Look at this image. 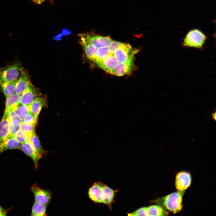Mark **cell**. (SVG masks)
<instances>
[{
  "mask_svg": "<svg viewBox=\"0 0 216 216\" xmlns=\"http://www.w3.org/2000/svg\"><path fill=\"white\" fill-rule=\"evenodd\" d=\"M206 39L205 35L200 30L194 29L189 32L184 39L183 45L186 47L201 48Z\"/></svg>",
  "mask_w": 216,
  "mask_h": 216,
  "instance_id": "7a4b0ae2",
  "label": "cell"
},
{
  "mask_svg": "<svg viewBox=\"0 0 216 216\" xmlns=\"http://www.w3.org/2000/svg\"><path fill=\"white\" fill-rule=\"evenodd\" d=\"M62 35L63 34H62L61 33L58 35L55 36L53 38L55 40H60V39L62 38Z\"/></svg>",
  "mask_w": 216,
  "mask_h": 216,
  "instance_id": "e575fe53",
  "label": "cell"
},
{
  "mask_svg": "<svg viewBox=\"0 0 216 216\" xmlns=\"http://www.w3.org/2000/svg\"><path fill=\"white\" fill-rule=\"evenodd\" d=\"M15 82H7L0 80V86L6 98L16 93Z\"/></svg>",
  "mask_w": 216,
  "mask_h": 216,
  "instance_id": "ac0fdd59",
  "label": "cell"
},
{
  "mask_svg": "<svg viewBox=\"0 0 216 216\" xmlns=\"http://www.w3.org/2000/svg\"><path fill=\"white\" fill-rule=\"evenodd\" d=\"M14 137L20 144H22L28 141V137L23 132L20 130L15 134Z\"/></svg>",
  "mask_w": 216,
  "mask_h": 216,
  "instance_id": "83f0119b",
  "label": "cell"
},
{
  "mask_svg": "<svg viewBox=\"0 0 216 216\" xmlns=\"http://www.w3.org/2000/svg\"><path fill=\"white\" fill-rule=\"evenodd\" d=\"M115 193V190L106 184H104L102 203L107 205L111 208V207L113 201Z\"/></svg>",
  "mask_w": 216,
  "mask_h": 216,
  "instance_id": "2e32d148",
  "label": "cell"
},
{
  "mask_svg": "<svg viewBox=\"0 0 216 216\" xmlns=\"http://www.w3.org/2000/svg\"><path fill=\"white\" fill-rule=\"evenodd\" d=\"M148 208L149 216H166L169 214L168 212L159 205H151Z\"/></svg>",
  "mask_w": 216,
  "mask_h": 216,
  "instance_id": "7402d4cb",
  "label": "cell"
},
{
  "mask_svg": "<svg viewBox=\"0 0 216 216\" xmlns=\"http://www.w3.org/2000/svg\"><path fill=\"white\" fill-rule=\"evenodd\" d=\"M128 216H149L148 207L141 208L131 213H128Z\"/></svg>",
  "mask_w": 216,
  "mask_h": 216,
  "instance_id": "f546056e",
  "label": "cell"
},
{
  "mask_svg": "<svg viewBox=\"0 0 216 216\" xmlns=\"http://www.w3.org/2000/svg\"><path fill=\"white\" fill-rule=\"evenodd\" d=\"M21 95L16 93L6 98L5 109L4 112H7L10 110H14L20 103Z\"/></svg>",
  "mask_w": 216,
  "mask_h": 216,
  "instance_id": "9a60e30c",
  "label": "cell"
},
{
  "mask_svg": "<svg viewBox=\"0 0 216 216\" xmlns=\"http://www.w3.org/2000/svg\"><path fill=\"white\" fill-rule=\"evenodd\" d=\"M81 40L89 43L97 48L108 47L112 40L108 36L95 35L89 33L79 34Z\"/></svg>",
  "mask_w": 216,
  "mask_h": 216,
  "instance_id": "5b68a950",
  "label": "cell"
},
{
  "mask_svg": "<svg viewBox=\"0 0 216 216\" xmlns=\"http://www.w3.org/2000/svg\"><path fill=\"white\" fill-rule=\"evenodd\" d=\"M47 100L46 96L42 95L29 104L31 112L38 117L42 108L47 106Z\"/></svg>",
  "mask_w": 216,
  "mask_h": 216,
  "instance_id": "4fadbf2b",
  "label": "cell"
},
{
  "mask_svg": "<svg viewBox=\"0 0 216 216\" xmlns=\"http://www.w3.org/2000/svg\"><path fill=\"white\" fill-rule=\"evenodd\" d=\"M14 110L22 119L31 112L29 105H23L20 103L16 106Z\"/></svg>",
  "mask_w": 216,
  "mask_h": 216,
  "instance_id": "484cf974",
  "label": "cell"
},
{
  "mask_svg": "<svg viewBox=\"0 0 216 216\" xmlns=\"http://www.w3.org/2000/svg\"><path fill=\"white\" fill-rule=\"evenodd\" d=\"M110 53L108 47L97 48L95 56L92 61L96 63L105 58Z\"/></svg>",
  "mask_w": 216,
  "mask_h": 216,
  "instance_id": "cb8c5ba5",
  "label": "cell"
},
{
  "mask_svg": "<svg viewBox=\"0 0 216 216\" xmlns=\"http://www.w3.org/2000/svg\"><path fill=\"white\" fill-rule=\"evenodd\" d=\"M212 118L214 120H215L216 118V113L215 111L213 112L212 114Z\"/></svg>",
  "mask_w": 216,
  "mask_h": 216,
  "instance_id": "8d00e7d4",
  "label": "cell"
},
{
  "mask_svg": "<svg viewBox=\"0 0 216 216\" xmlns=\"http://www.w3.org/2000/svg\"><path fill=\"white\" fill-rule=\"evenodd\" d=\"M36 124H29L22 122L20 125V130L29 138L35 134Z\"/></svg>",
  "mask_w": 216,
  "mask_h": 216,
  "instance_id": "4316f807",
  "label": "cell"
},
{
  "mask_svg": "<svg viewBox=\"0 0 216 216\" xmlns=\"http://www.w3.org/2000/svg\"><path fill=\"white\" fill-rule=\"evenodd\" d=\"M38 118V116L30 112L22 119V122L27 124H36Z\"/></svg>",
  "mask_w": 216,
  "mask_h": 216,
  "instance_id": "f1b7e54d",
  "label": "cell"
},
{
  "mask_svg": "<svg viewBox=\"0 0 216 216\" xmlns=\"http://www.w3.org/2000/svg\"><path fill=\"white\" fill-rule=\"evenodd\" d=\"M31 190L33 193L35 202L47 206L52 199V194L49 190L41 189L37 184L32 185Z\"/></svg>",
  "mask_w": 216,
  "mask_h": 216,
  "instance_id": "8992f818",
  "label": "cell"
},
{
  "mask_svg": "<svg viewBox=\"0 0 216 216\" xmlns=\"http://www.w3.org/2000/svg\"><path fill=\"white\" fill-rule=\"evenodd\" d=\"M184 191L172 193L166 196L158 198L153 202L174 213H176L182 209V196Z\"/></svg>",
  "mask_w": 216,
  "mask_h": 216,
  "instance_id": "6da1fadb",
  "label": "cell"
},
{
  "mask_svg": "<svg viewBox=\"0 0 216 216\" xmlns=\"http://www.w3.org/2000/svg\"><path fill=\"white\" fill-rule=\"evenodd\" d=\"M137 50L133 49L129 44L122 43L114 51V57L119 64H124L133 62Z\"/></svg>",
  "mask_w": 216,
  "mask_h": 216,
  "instance_id": "3957f363",
  "label": "cell"
},
{
  "mask_svg": "<svg viewBox=\"0 0 216 216\" xmlns=\"http://www.w3.org/2000/svg\"><path fill=\"white\" fill-rule=\"evenodd\" d=\"M34 2L37 4H40L46 0H32Z\"/></svg>",
  "mask_w": 216,
  "mask_h": 216,
  "instance_id": "d590c367",
  "label": "cell"
},
{
  "mask_svg": "<svg viewBox=\"0 0 216 216\" xmlns=\"http://www.w3.org/2000/svg\"><path fill=\"white\" fill-rule=\"evenodd\" d=\"M104 184L96 182L89 188L88 195L89 198L96 203H102Z\"/></svg>",
  "mask_w": 216,
  "mask_h": 216,
  "instance_id": "7c38bea8",
  "label": "cell"
},
{
  "mask_svg": "<svg viewBox=\"0 0 216 216\" xmlns=\"http://www.w3.org/2000/svg\"><path fill=\"white\" fill-rule=\"evenodd\" d=\"M20 145L14 137H8L0 147V154L8 149H20Z\"/></svg>",
  "mask_w": 216,
  "mask_h": 216,
  "instance_id": "d6986e66",
  "label": "cell"
},
{
  "mask_svg": "<svg viewBox=\"0 0 216 216\" xmlns=\"http://www.w3.org/2000/svg\"><path fill=\"white\" fill-rule=\"evenodd\" d=\"M7 211L6 210L0 206V216H6Z\"/></svg>",
  "mask_w": 216,
  "mask_h": 216,
  "instance_id": "d6a6232c",
  "label": "cell"
},
{
  "mask_svg": "<svg viewBox=\"0 0 216 216\" xmlns=\"http://www.w3.org/2000/svg\"><path fill=\"white\" fill-rule=\"evenodd\" d=\"M191 182L190 174L186 171H181L176 175L175 186L179 191H184L190 185Z\"/></svg>",
  "mask_w": 216,
  "mask_h": 216,
  "instance_id": "8fae6325",
  "label": "cell"
},
{
  "mask_svg": "<svg viewBox=\"0 0 216 216\" xmlns=\"http://www.w3.org/2000/svg\"><path fill=\"white\" fill-rule=\"evenodd\" d=\"M63 35H67L71 33V32L67 29L64 28L62 30L61 33Z\"/></svg>",
  "mask_w": 216,
  "mask_h": 216,
  "instance_id": "836d02e7",
  "label": "cell"
},
{
  "mask_svg": "<svg viewBox=\"0 0 216 216\" xmlns=\"http://www.w3.org/2000/svg\"><path fill=\"white\" fill-rule=\"evenodd\" d=\"M31 83L28 71L22 67L20 74L15 82L16 93L21 95Z\"/></svg>",
  "mask_w": 216,
  "mask_h": 216,
  "instance_id": "ba28073f",
  "label": "cell"
},
{
  "mask_svg": "<svg viewBox=\"0 0 216 216\" xmlns=\"http://www.w3.org/2000/svg\"><path fill=\"white\" fill-rule=\"evenodd\" d=\"M134 68L133 62L124 64H119L113 74L122 76L132 72Z\"/></svg>",
  "mask_w": 216,
  "mask_h": 216,
  "instance_id": "e0dca14e",
  "label": "cell"
},
{
  "mask_svg": "<svg viewBox=\"0 0 216 216\" xmlns=\"http://www.w3.org/2000/svg\"><path fill=\"white\" fill-rule=\"evenodd\" d=\"M19 130L20 125H16L10 123L9 137H14L15 134Z\"/></svg>",
  "mask_w": 216,
  "mask_h": 216,
  "instance_id": "4dcf8cb0",
  "label": "cell"
},
{
  "mask_svg": "<svg viewBox=\"0 0 216 216\" xmlns=\"http://www.w3.org/2000/svg\"><path fill=\"white\" fill-rule=\"evenodd\" d=\"M28 141L35 150L43 156L46 155L48 153L42 148L39 138L35 133L28 138Z\"/></svg>",
  "mask_w": 216,
  "mask_h": 216,
  "instance_id": "ffe728a7",
  "label": "cell"
},
{
  "mask_svg": "<svg viewBox=\"0 0 216 216\" xmlns=\"http://www.w3.org/2000/svg\"><path fill=\"white\" fill-rule=\"evenodd\" d=\"M47 206L34 202L32 206L31 215L34 216H46Z\"/></svg>",
  "mask_w": 216,
  "mask_h": 216,
  "instance_id": "44dd1931",
  "label": "cell"
},
{
  "mask_svg": "<svg viewBox=\"0 0 216 216\" xmlns=\"http://www.w3.org/2000/svg\"><path fill=\"white\" fill-rule=\"evenodd\" d=\"M121 43H122L112 40L108 47L110 53H114V51L119 47Z\"/></svg>",
  "mask_w": 216,
  "mask_h": 216,
  "instance_id": "1f68e13d",
  "label": "cell"
},
{
  "mask_svg": "<svg viewBox=\"0 0 216 216\" xmlns=\"http://www.w3.org/2000/svg\"><path fill=\"white\" fill-rule=\"evenodd\" d=\"M6 113L10 123L16 125H20L22 122V120L17 114L15 111L11 110Z\"/></svg>",
  "mask_w": 216,
  "mask_h": 216,
  "instance_id": "d4e9b609",
  "label": "cell"
},
{
  "mask_svg": "<svg viewBox=\"0 0 216 216\" xmlns=\"http://www.w3.org/2000/svg\"><path fill=\"white\" fill-rule=\"evenodd\" d=\"M96 63L102 69L113 74L119 64L114 57L113 53H110L105 58L98 62Z\"/></svg>",
  "mask_w": 216,
  "mask_h": 216,
  "instance_id": "30bf717a",
  "label": "cell"
},
{
  "mask_svg": "<svg viewBox=\"0 0 216 216\" xmlns=\"http://www.w3.org/2000/svg\"><path fill=\"white\" fill-rule=\"evenodd\" d=\"M22 67L20 62H16L0 68V80L16 81L20 74Z\"/></svg>",
  "mask_w": 216,
  "mask_h": 216,
  "instance_id": "277c9868",
  "label": "cell"
},
{
  "mask_svg": "<svg viewBox=\"0 0 216 216\" xmlns=\"http://www.w3.org/2000/svg\"><path fill=\"white\" fill-rule=\"evenodd\" d=\"M10 122L7 115L4 113L0 122V147L9 137Z\"/></svg>",
  "mask_w": 216,
  "mask_h": 216,
  "instance_id": "5bb4252c",
  "label": "cell"
},
{
  "mask_svg": "<svg viewBox=\"0 0 216 216\" xmlns=\"http://www.w3.org/2000/svg\"><path fill=\"white\" fill-rule=\"evenodd\" d=\"M81 43L82 46L87 57L93 60L95 55L97 48L92 45L81 40Z\"/></svg>",
  "mask_w": 216,
  "mask_h": 216,
  "instance_id": "603a6c76",
  "label": "cell"
},
{
  "mask_svg": "<svg viewBox=\"0 0 216 216\" xmlns=\"http://www.w3.org/2000/svg\"><path fill=\"white\" fill-rule=\"evenodd\" d=\"M42 95L38 89L31 83L21 95L20 103L28 105Z\"/></svg>",
  "mask_w": 216,
  "mask_h": 216,
  "instance_id": "52a82bcc",
  "label": "cell"
},
{
  "mask_svg": "<svg viewBox=\"0 0 216 216\" xmlns=\"http://www.w3.org/2000/svg\"><path fill=\"white\" fill-rule=\"evenodd\" d=\"M20 149L32 158L34 163L35 169H38L39 161L43 156L35 150L28 141L20 145Z\"/></svg>",
  "mask_w": 216,
  "mask_h": 216,
  "instance_id": "9c48e42d",
  "label": "cell"
}]
</instances>
